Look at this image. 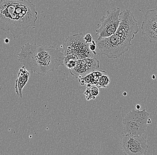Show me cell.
Listing matches in <instances>:
<instances>
[{"mask_svg": "<svg viewBox=\"0 0 157 155\" xmlns=\"http://www.w3.org/2000/svg\"><path fill=\"white\" fill-rule=\"evenodd\" d=\"M83 39L85 41L86 44H90L93 41V38L91 36V34H88L86 35L85 36L83 37Z\"/></svg>", "mask_w": 157, "mask_h": 155, "instance_id": "cell-15", "label": "cell"}, {"mask_svg": "<svg viewBox=\"0 0 157 155\" xmlns=\"http://www.w3.org/2000/svg\"><path fill=\"white\" fill-rule=\"evenodd\" d=\"M110 83L109 78L107 75H103L99 78L97 86L99 88H105Z\"/></svg>", "mask_w": 157, "mask_h": 155, "instance_id": "cell-13", "label": "cell"}, {"mask_svg": "<svg viewBox=\"0 0 157 155\" xmlns=\"http://www.w3.org/2000/svg\"><path fill=\"white\" fill-rule=\"evenodd\" d=\"M29 77L30 74L29 71L24 66H23L19 69V72L17 75V78L16 80L15 88L17 95L21 98H22V91L23 88L29 81Z\"/></svg>", "mask_w": 157, "mask_h": 155, "instance_id": "cell-11", "label": "cell"}, {"mask_svg": "<svg viewBox=\"0 0 157 155\" xmlns=\"http://www.w3.org/2000/svg\"><path fill=\"white\" fill-rule=\"evenodd\" d=\"M121 10L119 7L107 11V14L101 19V24L98 25L96 35H99L98 39L109 37L117 31L120 22Z\"/></svg>", "mask_w": 157, "mask_h": 155, "instance_id": "cell-8", "label": "cell"}, {"mask_svg": "<svg viewBox=\"0 0 157 155\" xmlns=\"http://www.w3.org/2000/svg\"><path fill=\"white\" fill-rule=\"evenodd\" d=\"M150 114L146 109L129 112L122 120L124 134L133 136L144 135L148 126Z\"/></svg>", "mask_w": 157, "mask_h": 155, "instance_id": "cell-4", "label": "cell"}, {"mask_svg": "<svg viewBox=\"0 0 157 155\" xmlns=\"http://www.w3.org/2000/svg\"><path fill=\"white\" fill-rule=\"evenodd\" d=\"M123 95L124 96H126L127 95V92H124L123 93Z\"/></svg>", "mask_w": 157, "mask_h": 155, "instance_id": "cell-20", "label": "cell"}, {"mask_svg": "<svg viewBox=\"0 0 157 155\" xmlns=\"http://www.w3.org/2000/svg\"><path fill=\"white\" fill-rule=\"evenodd\" d=\"M96 48H97V43L95 44H92V43L89 44V49L91 52H93L94 55H96L97 54L96 51H95Z\"/></svg>", "mask_w": 157, "mask_h": 155, "instance_id": "cell-16", "label": "cell"}, {"mask_svg": "<svg viewBox=\"0 0 157 155\" xmlns=\"http://www.w3.org/2000/svg\"><path fill=\"white\" fill-rule=\"evenodd\" d=\"M76 60L70 56L64 57V65L69 70L73 69L76 63Z\"/></svg>", "mask_w": 157, "mask_h": 155, "instance_id": "cell-14", "label": "cell"}, {"mask_svg": "<svg viewBox=\"0 0 157 155\" xmlns=\"http://www.w3.org/2000/svg\"><path fill=\"white\" fill-rule=\"evenodd\" d=\"M18 62L31 74L45 75L64 65L62 52L54 46L25 43L17 55Z\"/></svg>", "mask_w": 157, "mask_h": 155, "instance_id": "cell-2", "label": "cell"}, {"mask_svg": "<svg viewBox=\"0 0 157 155\" xmlns=\"http://www.w3.org/2000/svg\"><path fill=\"white\" fill-rule=\"evenodd\" d=\"M152 77L153 80H155V79L156 78V76L155 75H153L152 76Z\"/></svg>", "mask_w": 157, "mask_h": 155, "instance_id": "cell-21", "label": "cell"}, {"mask_svg": "<svg viewBox=\"0 0 157 155\" xmlns=\"http://www.w3.org/2000/svg\"><path fill=\"white\" fill-rule=\"evenodd\" d=\"M120 19L119 25L115 34L126 42L131 43L135 35L139 31V26L137 20L132 12L127 9L121 12Z\"/></svg>", "mask_w": 157, "mask_h": 155, "instance_id": "cell-6", "label": "cell"}, {"mask_svg": "<svg viewBox=\"0 0 157 155\" xmlns=\"http://www.w3.org/2000/svg\"><path fill=\"white\" fill-rule=\"evenodd\" d=\"M96 43L101 54L109 59L119 58L128 51L132 45V43L126 42L115 34L98 39Z\"/></svg>", "mask_w": 157, "mask_h": 155, "instance_id": "cell-3", "label": "cell"}, {"mask_svg": "<svg viewBox=\"0 0 157 155\" xmlns=\"http://www.w3.org/2000/svg\"><path fill=\"white\" fill-rule=\"evenodd\" d=\"M10 40L9 39H8V38H6V39L5 40V42L6 43V44H8V43H9Z\"/></svg>", "mask_w": 157, "mask_h": 155, "instance_id": "cell-19", "label": "cell"}, {"mask_svg": "<svg viewBox=\"0 0 157 155\" xmlns=\"http://www.w3.org/2000/svg\"><path fill=\"white\" fill-rule=\"evenodd\" d=\"M100 67V62L95 58H87L76 60L75 66L70 70L71 75L76 79L84 77Z\"/></svg>", "mask_w": 157, "mask_h": 155, "instance_id": "cell-10", "label": "cell"}, {"mask_svg": "<svg viewBox=\"0 0 157 155\" xmlns=\"http://www.w3.org/2000/svg\"><path fill=\"white\" fill-rule=\"evenodd\" d=\"M152 121L151 120V118L149 117V119H148V121H147V124H151Z\"/></svg>", "mask_w": 157, "mask_h": 155, "instance_id": "cell-17", "label": "cell"}, {"mask_svg": "<svg viewBox=\"0 0 157 155\" xmlns=\"http://www.w3.org/2000/svg\"><path fill=\"white\" fill-rule=\"evenodd\" d=\"M147 142V138L143 135L133 136L123 133L120 144L125 155H144L149 148Z\"/></svg>", "mask_w": 157, "mask_h": 155, "instance_id": "cell-7", "label": "cell"}, {"mask_svg": "<svg viewBox=\"0 0 157 155\" xmlns=\"http://www.w3.org/2000/svg\"><path fill=\"white\" fill-rule=\"evenodd\" d=\"M105 71H100L93 72L84 77L78 79L79 82L81 85L88 86L89 85V87L91 85H97L99 78L103 75H107V74Z\"/></svg>", "mask_w": 157, "mask_h": 155, "instance_id": "cell-12", "label": "cell"}, {"mask_svg": "<svg viewBox=\"0 0 157 155\" xmlns=\"http://www.w3.org/2000/svg\"><path fill=\"white\" fill-rule=\"evenodd\" d=\"M36 7L30 0H0V30L15 39L28 34L38 19Z\"/></svg>", "mask_w": 157, "mask_h": 155, "instance_id": "cell-1", "label": "cell"}, {"mask_svg": "<svg viewBox=\"0 0 157 155\" xmlns=\"http://www.w3.org/2000/svg\"><path fill=\"white\" fill-rule=\"evenodd\" d=\"M136 108H137V110H139V109L141 108V106L139 104H137L136 106Z\"/></svg>", "mask_w": 157, "mask_h": 155, "instance_id": "cell-18", "label": "cell"}, {"mask_svg": "<svg viewBox=\"0 0 157 155\" xmlns=\"http://www.w3.org/2000/svg\"><path fill=\"white\" fill-rule=\"evenodd\" d=\"M141 29L151 43H157V8L146 12Z\"/></svg>", "mask_w": 157, "mask_h": 155, "instance_id": "cell-9", "label": "cell"}, {"mask_svg": "<svg viewBox=\"0 0 157 155\" xmlns=\"http://www.w3.org/2000/svg\"><path fill=\"white\" fill-rule=\"evenodd\" d=\"M82 33L69 36L63 45L62 53L64 57L70 56L75 60L93 58L94 55L89 49V44H86Z\"/></svg>", "mask_w": 157, "mask_h": 155, "instance_id": "cell-5", "label": "cell"}]
</instances>
